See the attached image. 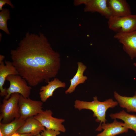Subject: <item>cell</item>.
Returning a JSON list of instances; mask_svg holds the SVG:
<instances>
[{"mask_svg": "<svg viewBox=\"0 0 136 136\" xmlns=\"http://www.w3.org/2000/svg\"><path fill=\"white\" fill-rule=\"evenodd\" d=\"M10 53L19 75L31 86L44 82L48 83L55 77L60 68V54L41 32L38 34L27 32Z\"/></svg>", "mask_w": 136, "mask_h": 136, "instance_id": "6da1fadb", "label": "cell"}, {"mask_svg": "<svg viewBox=\"0 0 136 136\" xmlns=\"http://www.w3.org/2000/svg\"><path fill=\"white\" fill-rule=\"evenodd\" d=\"M117 101H114L112 98H109L104 101H100L98 99L97 96L93 97V100L89 102L76 100L75 101L74 107L76 109L79 110L86 109L92 111L93 116L96 117L95 121L100 122L98 127L96 130L100 131V127L102 123H106L107 120L106 118V113L109 108L115 107L118 105Z\"/></svg>", "mask_w": 136, "mask_h": 136, "instance_id": "7a4b0ae2", "label": "cell"}, {"mask_svg": "<svg viewBox=\"0 0 136 136\" xmlns=\"http://www.w3.org/2000/svg\"><path fill=\"white\" fill-rule=\"evenodd\" d=\"M20 94L14 93L8 99L4 98L0 106V123H9L16 118L20 117L18 103Z\"/></svg>", "mask_w": 136, "mask_h": 136, "instance_id": "3957f363", "label": "cell"}, {"mask_svg": "<svg viewBox=\"0 0 136 136\" xmlns=\"http://www.w3.org/2000/svg\"><path fill=\"white\" fill-rule=\"evenodd\" d=\"M109 28L116 33H127L136 30V15L112 17L108 22Z\"/></svg>", "mask_w": 136, "mask_h": 136, "instance_id": "277c9868", "label": "cell"}, {"mask_svg": "<svg viewBox=\"0 0 136 136\" xmlns=\"http://www.w3.org/2000/svg\"><path fill=\"white\" fill-rule=\"evenodd\" d=\"M6 80L10 82V86L7 89V95L4 98L8 99L11 94L18 93L25 98H29L31 89V86L27 85V81L19 75H10Z\"/></svg>", "mask_w": 136, "mask_h": 136, "instance_id": "5b68a950", "label": "cell"}, {"mask_svg": "<svg viewBox=\"0 0 136 136\" xmlns=\"http://www.w3.org/2000/svg\"><path fill=\"white\" fill-rule=\"evenodd\" d=\"M43 102L41 101L34 100L29 98H25L20 95L18 105L20 118L26 120L34 117L41 113Z\"/></svg>", "mask_w": 136, "mask_h": 136, "instance_id": "8992f818", "label": "cell"}, {"mask_svg": "<svg viewBox=\"0 0 136 136\" xmlns=\"http://www.w3.org/2000/svg\"><path fill=\"white\" fill-rule=\"evenodd\" d=\"M74 3L76 6L85 5L84 10L85 12L98 13L108 20L112 17L107 0H77Z\"/></svg>", "mask_w": 136, "mask_h": 136, "instance_id": "52a82bcc", "label": "cell"}, {"mask_svg": "<svg viewBox=\"0 0 136 136\" xmlns=\"http://www.w3.org/2000/svg\"><path fill=\"white\" fill-rule=\"evenodd\" d=\"M53 112L50 110L43 111L34 116L45 128L64 132L66 129L62 123L65 121L63 119L58 118L52 116Z\"/></svg>", "mask_w": 136, "mask_h": 136, "instance_id": "ba28073f", "label": "cell"}, {"mask_svg": "<svg viewBox=\"0 0 136 136\" xmlns=\"http://www.w3.org/2000/svg\"><path fill=\"white\" fill-rule=\"evenodd\" d=\"M114 37L122 44L123 50L131 59L136 57V30L116 33Z\"/></svg>", "mask_w": 136, "mask_h": 136, "instance_id": "9c48e42d", "label": "cell"}, {"mask_svg": "<svg viewBox=\"0 0 136 136\" xmlns=\"http://www.w3.org/2000/svg\"><path fill=\"white\" fill-rule=\"evenodd\" d=\"M0 63V95L5 97L7 95V89L3 86L7 77L10 75H19L18 73L12 62L5 61Z\"/></svg>", "mask_w": 136, "mask_h": 136, "instance_id": "30bf717a", "label": "cell"}, {"mask_svg": "<svg viewBox=\"0 0 136 136\" xmlns=\"http://www.w3.org/2000/svg\"><path fill=\"white\" fill-rule=\"evenodd\" d=\"M111 123H103L100 127V131L104 130L97 134L96 136H115L121 134L127 133L128 129L124 126V123L114 119Z\"/></svg>", "mask_w": 136, "mask_h": 136, "instance_id": "8fae6325", "label": "cell"}, {"mask_svg": "<svg viewBox=\"0 0 136 136\" xmlns=\"http://www.w3.org/2000/svg\"><path fill=\"white\" fill-rule=\"evenodd\" d=\"M112 17H122L131 14V9L125 0H107Z\"/></svg>", "mask_w": 136, "mask_h": 136, "instance_id": "7c38bea8", "label": "cell"}, {"mask_svg": "<svg viewBox=\"0 0 136 136\" xmlns=\"http://www.w3.org/2000/svg\"><path fill=\"white\" fill-rule=\"evenodd\" d=\"M45 128L34 117H29L25 120L24 124L17 131L20 134L31 133L36 136Z\"/></svg>", "mask_w": 136, "mask_h": 136, "instance_id": "4fadbf2b", "label": "cell"}, {"mask_svg": "<svg viewBox=\"0 0 136 136\" xmlns=\"http://www.w3.org/2000/svg\"><path fill=\"white\" fill-rule=\"evenodd\" d=\"M66 86L64 82L54 78L49 82L47 85L41 87L39 93L41 101L43 103L45 102L49 97L52 96L55 90L59 88H64Z\"/></svg>", "mask_w": 136, "mask_h": 136, "instance_id": "5bb4252c", "label": "cell"}, {"mask_svg": "<svg viewBox=\"0 0 136 136\" xmlns=\"http://www.w3.org/2000/svg\"><path fill=\"white\" fill-rule=\"evenodd\" d=\"M77 72L73 77L70 80V85L65 92L66 94L74 92L78 85L84 83L87 79V77L83 75L84 72L87 69L86 66L80 61L77 62Z\"/></svg>", "mask_w": 136, "mask_h": 136, "instance_id": "9a60e30c", "label": "cell"}, {"mask_svg": "<svg viewBox=\"0 0 136 136\" xmlns=\"http://www.w3.org/2000/svg\"><path fill=\"white\" fill-rule=\"evenodd\" d=\"M114 96L121 107L125 108L128 112H136V91L133 96L127 97L121 96L115 91Z\"/></svg>", "mask_w": 136, "mask_h": 136, "instance_id": "2e32d148", "label": "cell"}, {"mask_svg": "<svg viewBox=\"0 0 136 136\" xmlns=\"http://www.w3.org/2000/svg\"><path fill=\"white\" fill-rule=\"evenodd\" d=\"M109 116L112 119H118L122 120L125 127L132 130L136 133V115L129 114L123 110L119 112L111 114Z\"/></svg>", "mask_w": 136, "mask_h": 136, "instance_id": "e0dca14e", "label": "cell"}, {"mask_svg": "<svg viewBox=\"0 0 136 136\" xmlns=\"http://www.w3.org/2000/svg\"><path fill=\"white\" fill-rule=\"evenodd\" d=\"M25 120L20 118H16L11 122L6 124L0 123V130L5 136H11L17 131L25 122Z\"/></svg>", "mask_w": 136, "mask_h": 136, "instance_id": "ac0fdd59", "label": "cell"}, {"mask_svg": "<svg viewBox=\"0 0 136 136\" xmlns=\"http://www.w3.org/2000/svg\"><path fill=\"white\" fill-rule=\"evenodd\" d=\"M10 19L9 10L7 8L3 9L0 12V29L9 35L10 33L8 28L7 22Z\"/></svg>", "mask_w": 136, "mask_h": 136, "instance_id": "d6986e66", "label": "cell"}, {"mask_svg": "<svg viewBox=\"0 0 136 136\" xmlns=\"http://www.w3.org/2000/svg\"><path fill=\"white\" fill-rule=\"evenodd\" d=\"M41 136H57L60 134V131L45 128L40 133Z\"/></svg>", "mask_w": 136, "mask_h": 136, "instance_id": "ffe728a7", "label": "cell"}, {"mask_svg": "<svg viewBox=\"0 0 136 136\" xmlns=\"http://www.w3.org/2000/svg\"><path fill=\"white\" fill-rule=\"evenodd\" d=\"M7 4L13 8H14L13 4L10 0H0V10L1 11L3 9V7L6 4Z\"/></svg>", "mask_w": 136, "mask_h": 136, "instance_id": "44dd1931", "label": "cell"}, {"mask_svg": "<svg viewBox=\"0 0 136 136\" xmlns=\"http://www.w3.org/2000/svg\"><path fill=\"white\" fill-rule=\"evenodd\" d=\"M11 136H33V135L31 133L20 134L15 133Z\"/></svg>", "mask_w": 136, "mask_h": 136, "instance_id": "7402d4cb", "label": "cell"}, {"mask_svg": "<svg viewBox=\"0 0 136 136\" xmlns=\"http://www.w3.org/2000/svg\"><path fill=\"white\" fill-rule=\"evenodd\" d=\"M5 58L4 56L2 55H0V63L3 61V60Z\"/></svg>", "mask_w": 136, "mask_h": 136, "instance_id": "603a6c76", "label": "cell"}, {"mask_svg": "<svg viewBox=\"0 0 136 136\" xmlns=\"http://www.w3.org/2000/svg\"><path fill=\"white\" fill-rule=\"evenodd\" d=\"M0 136H5L3 133L0 130Z\"/></svg>", "mask_w": 136, "mask_h": 136, "instance_id": "cb8c5ba5", "label": "cell"}, {"mask_svg": "<svg viewBox=\"0 0 136 136\" xmlns=\"http://www.w3.org/2000/svg\"><path fill=\"white\" fill-rule=\"evenodd\" d=\"M36 136H41V134L39 133Z\"/></svg>", "mask_w": 136, "mask_h": 136, "instance_id": "d4e9b609", "label": "cell"}]
</instances>
